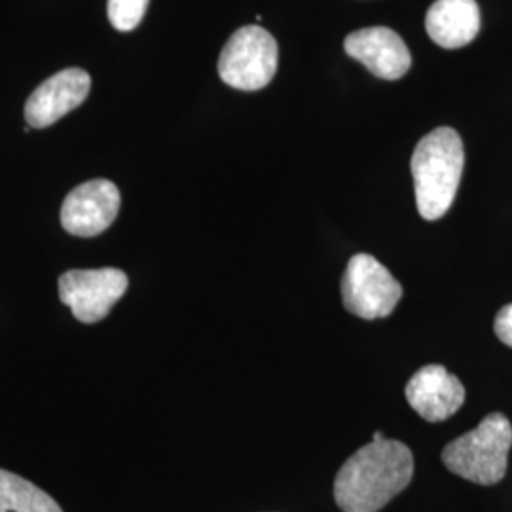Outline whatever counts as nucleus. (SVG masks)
<instances>
[{"label":"nucleus","mask_w":512,"mask_h":512,"mask_svg":"<svg viewBox=\"0 0 512 512\" xmlns=\"http://www.w3.org/2000/svg\"><path fill=\"white\" fill-rule=\"evenodd\" d=\"M148 0H109L107 14L114 29L133 31L147 14Z\"/></svg>","instance_id":"nucleus-13"},{"label":"nucleus","mask_w":512,"mask_h":512,"mask_svg":"<svg viewBox=\"0 0 512 512\" xmlns=\"http://www.w3.org/2000/svg\"><path fill=\"white\" fill-rule=\"evenodd\" d=\"M463 164V141L456 129H433L418 143L410 169L423 219L439 220L448 213L458 194Z\"/></svg>","instance_id":"nucleus-2"},{"label":"nucleus","mask_w":512,"mask_h":512,"mask_svg":"<svg viewBox=\"0 0 512 512\" xmlns=\"http://www.w3.org/2000/svg\"><path fill=\"white\" fill-rule=\"evenodd\" d=\"M385 439H387V437H385L382 431H376V433H374V437H372V442H382V440Z\"/></svg>","instance_id":"nucleus-15"},{"label":"nucleus","mask_w":512,"mask_h":512,"mask_svg":"<svg viewBox=\"0 0 512 512\" xmlns=\"http://www.w3.org/2000/svg\"><path fill=\"white\" fill-rule=\"evenodd\" d=\"M406 401L431 423L452 418L465 403V387L444 366L420 368L406 384Z\"/></svg>","instance_id":"nucleus-10"},{"label":"nucleus","mask_w":512,"mask_h":512,"mask_svg":"<svg viewBox=\"0 0 512 512\" xmlns=\"http://www.w3.org/2000/svg\"><path fill=\"white\" fill-rule=\"evenodd\" d=\"M427 35L440 48L456 50L471 44L480 29L475 0H437L425 16Z\"/></svg>","instance_id":"nucleus-11"},{"label":"nucleus","mask_w":512,"mask_h":512,"mask_svg":"<svg viewBox=\"0 0 512 512\" xmlns=\"http://www.w3.org/2000/svg\"><path fill=\"white\" fill-rule=\"evenodd\" d=\"M414 476V456L399 440L368 442L342 465L334 499L344 512H378L401 494Z\"/></svg>","instance_id":"nucleus-1"},{"label":"nucleus","mask_w":512,"mask_h":512,"mask_svg":"<svg viewBox=\"0 0 512 512\" xmlns=\"http://www.w3.org/2000/svg\"><path fill=\"white\" fill-rule=\"evenodd\" d=\"M494 330L495 334H497V338H499L505 346L512 348V304L501 308L499 313L495 315Z\"/></svg>","instance_id":"nucleus-14"},{"label":"nucleus","mask_w":512,"mask_h":512,"mask_svg":"<svg viewBox=\"0 0 512 512\" xmlns=\"http://www.w3.org/2000/svg\"><path fill=\"white\" fill-rule=\"evenodd\" d=\"M346 54L382 80H399L412 67V55L401 35L389 27H366L344 42Z\"/></svg>","instance_id":"nucleus-9"},{"label":"nucleus","mask_w":512,"mask_h":512,"mask_svg":"<svg viewBox=\"0 0 512 512\" xmlns=\"http://www.w3.org/2000/svg\"><path fill=\"white\" fill-rule=\"evenodd\" d=\"M279 48L260 25H245L224 44L219 57L220 80L241 92L266 88L277 73Z\"/></svg>","instance_id":"nucleus-4"},{"label":"nucleus","mask_w":512,"mask_h":512,"mask_svg":"<svg viewBox=\"0 0 512 512\" xmlns=\"http://www.w3.org/2000/svg\"><path fill=\"white\" fill-rule=\"evenodd\" d=\"M0 512H63L54 497L33 482L0 469Z\"/></svg>","instance_id":"nucleus-12"},{"label":"nucleus","mask_w":512,"mask_h":512,"mask_svg":"<svg viewBox=\"0 0 512 512\" xmlns=\"http://www.w3.org/2000/svg\"><path fill=\"white\" fill-rule=\"evenodd\" d=\"M128 285V275L116 268L71 270L59 277V298L80 323L93 325L109 315Z\"/></svg>","instance_id":"nucleus-6"},{"label":"nucleus","mask_w":512,"mask_h":512,"mask_svg":"<svg viewBox=\"0 0 512 512\" xmlns=\"http://www.w3.org/2000/svg\"><path fill=\"white\" fill-rule=\"evenodd\" d=\"M92 78L84 69H63L44 80L25 103V120L29 128L54 126L57 120L78 109L90 95Z\"/></svg>","instance_id":"nucleus-8"},{"label":"nucleus","mask_w":512,"mask_h":512,"mask_svg":"<svg viewBox=\"0 0 512 512\" xmlns=\"http://www.w3.org/2000/svg\"><path fill=\"white\" fill-rule=\"evenodd\" d=\"M511 444V421L495 412L480 421L473 431L452 440L442 450V463L454 475L475 484L492 486L507 473Z\"/></svg>","instance_id":"nucleus-3"},{"label":"nucleus","mask_w":512,"mask_h":512,"mask_svg":"<svg viewBox=\"0 0 512 512\" xmlns=\"http://www.w3.org/2000/svg\"><path fill=\"white\" fill-rule=\"evenodd\" d=\"M120 190L107 179H95L76 186L61 207L63 228L78 238L103 234L118 217Z\"/></svg>","instance_id":"nucleus-7"},{"label":"nucleus","mask_w":512,"mask_h":512,"mask_svg":"<svg viewBox=\"0 0 512 512\" xmlns=\"http://www.w3.org/2000/svg\"><path fill=\"white\" fill-rule=\"evenodd\" d=\"M403 296L401 283L372 255L351 256L342 277V300L349 313L372 321L384 319Z\"/></svg>","instance_id":"nucleus-5"}]
</instances>
